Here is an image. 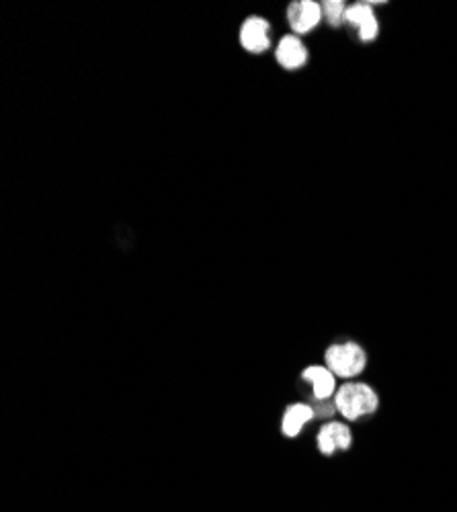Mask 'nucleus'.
Masks as SVG:
<instances>
[{"label": "nucleus", "instance_id": "nucleus-1", "mask_svg": "<svg viewBox=\"0 0 457 512\" xmlns=\"http://www.w3.org/2000/svg\"><path fill=\"white\" fill-rule=\"evenodd\" d=\"M337 410L349 418L357 420L361 416L373 414L378 410V396L367 383H345V386L337 392Z\"/></svg>", "mask_w": 457, "mask_h": 512}, {"label": "nucleus", "instance_id": "nucleus-2", "mask_svg": "<svg viewBox=\"0 0 457 512\" xmlns=\"http://www.w3.org/2000/svg\"><path fill=\"white\" fill-rule=\"evenodd\" d=\"M326 367L339 377H355L365 369V353L359 345H332L326 351Z\"/></svg>", "mask_w": 457, "mask_h": 512}, {"label": "nucleus", "instance_id": "nucleus-3", "mask_svg": "<svg viewBox=\"0 0 457 512\" xmlns=\"http://www.w3.org/2000/svg\"><path fill=\"white\" fill-rule=\"evenodd\" d=\"M269 23L261 17H251L242 23L240 29V44L246 52L251 54H263L269 50L271 39H269Z\"/></svg>", "mask_w": 457, "mask_h": 512}, {"label": "nucleus", "instance_id": "nucleus-4", "mask_svg": "<svg viewBox=\"0 0 457 512\" xmlns=\"http://www.w3.org/2000/svg\"><path fill=\"white\" fill-rule=\"evenodd\" d=\"M322 19V5L314 3V0H300V3H292L287 9V21L292 29L300 35L310 33Z\"/></svg>", "mask_w": 457, "mask_h": 512}, {"label": "nucleus", "instance_id": "nucleus-5", "mask_svg": "<svg viewBox=\"0 0 457 512\" xmlns=\"http://www.w3.org/2000/svg\"><path fill=\"white\" fill-rule=\"evenodd\" d=\"M351 443H353V437H351L349 426L341 422H328L318 433V449L322 455L345 451L351 447Z\"/></svg>", "mask_w": 457, "mask_h": 512}, {"label": "nucleus", "instance_id": "nucleus-6", "mask_svg": "<svg viewBox=\"0 0 457 512\" xmlns=\"http://www.w3.org/2000/svg\"><path fill=\"white\" fill-rule=\"evenodd\" d=\"M275 56L285 70H298L308 62V50L302 44V39L296 35L281 37Z\"/></svg>", "mask_w": 457, "mask_h": 512}, {"label": "nucleus", "instance_id": "nucleus-7", "mask_svg": "<svg viewBox=\"0 0 457 512\" xmlns=\"http://www.w3.org/2000/svg\"><path fill=\"white\" fill-rule=\"evenodd\" d=\"M345 19L353 27H359V35L363 41H371L378 37V19H376V15H373L371 5L357 3V5L349 7L345 13Z\"/></svg>", "mask_w": 457, "mask_h": 512}, {"label": "nucleus", "instance_id": "nucleus-8", "mask_svg": "<svg viewBox=\"0 0 457 512\" xmlns=\"http://www.w3.org/2000/svg\"><path fill=\"white\" fill-rule=\"evenodd\" d=\"M304 379L312 381L314 388V398L318 402L328 400L337 390V381H335V373H332L328 367H320V365H312L302 373Z\"/></svg>", "mask_w": 457, "mask_h": 512}, {"label": "nucleus", "instance_id": "nucleus-9", "mask_svg": "<svg viewBox=\"0 0 457 512\" xmlns=\"http://www.w3.org/2000/svg\"><path fill=\"white\" fill-rule=\"evenodd\" d=\"M312 418H314V410H312L310 406H306V404H294V406H289V408L285 410L283 424H281L283 435H285V437H298L300 431L304 429V424L310 422Z\"/></svg>", "mask_w": 457, "mask_h": 512}, {"label": "nucleus", "instance_id": "nucleus-10", "mask_svg": "<svg viewBox=\"0 0 457 512\" xmlns=\"http://www.w3.org/2000/svg\"><path fill=\"white\" fill-rule=\"evenodd\" d=\"M345 7L347 5L343 3V0H326V3L322 5V15L326 17V21L332 27H337L341 23V19L345 17V13H347Z\"/></svg>", "mask_w": 457, "mask_h": 512}]
</instances>
